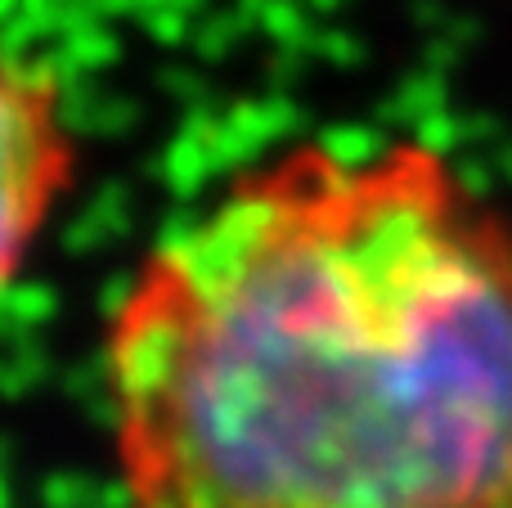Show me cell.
<instances>
[{
	"instance_id": "6da1fadb",
	"label": "cell",
	"mask_w": 512,
	"mask_h": 508,
	"mask_svg": "<svg viewBox=\"0 0 512 508\" xmlns=\"http://www.w3.org/2000/svg\"><path fill=\"white\" fill-rule=\"evenodd\" d=\"M99 374L122 508H512V216L297 140L144 252Z\"/></svg>"
},
{
	"instance_id": "7a4b0ae2",
	"label": "cell",
	"mask_w": 512,
	"mask_h": 508,
	"mask_svg": "<svg viewBox=\"0 0 512 508\" xmlns=\"http://www.w3.org/2000/svg\"><path fill=\"white\" fill-rule=\"evenodd\" d=\"M77 171L81 144L59 72L0 50V288L23 275Z\"/></svg>"
}]
</instances>
